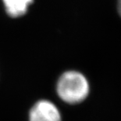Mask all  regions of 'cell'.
Masks as SVG:
<instances>
[{"mask_svg": "<svg viewBox=\"0 0 121 121\" xmlns=\"http://www.w3.org/2000/svg\"><path fill=\"white\" fill-rule=\"evenodd\" d=\"M30 121H61V114L52 102L40 100L33 105L29 113Z\"/></svg>", "mask_w": 121, "mask_h": 121, "instance_id": "cell-2", "label": "cell"}, {"mask_svg": "<svg viewBox=\"0 0 121 121\" xmlns=\"http://www.w3.org/2000/svg\"><path fill=\"white\" fill-rule=\"evenodd\" d=\"M56 91L64 102L75 105L87 98L90 92V85L83 74L70 70L60 76L56 85Z\"/></svg>", "mask_w": 121, "mask_h": 121, "instance_id": "cell-1", "label": "cell"}, {"mask_svg": "<svg viewBox=\"0 0 121 121\" xmlns=\"http://www.w3.org/2000/svg\"><path fill=\"white\" fill-rule=\"evenodd\" d=\"M117 10L121 17V0H117Z\"/></svg>", "mask_w": 121, "mask_h": 121, "instance_id": "cell-4", "label": "cell"}, {"mask_svg": "<svg viewBox=\"0 0 121 121\" xmlns=\"http://www.w3.org/2000/svg\"><path fill=\"white\" fill-rule=\"evenodd\" d=\"M3 2L7 14L12 17H18L27 11L33 0H3Z\"/></svg>", "mask_w": 121, "mask_h": 121, "instance_id": "cell-3", "label": "cell"}]
</instances>
